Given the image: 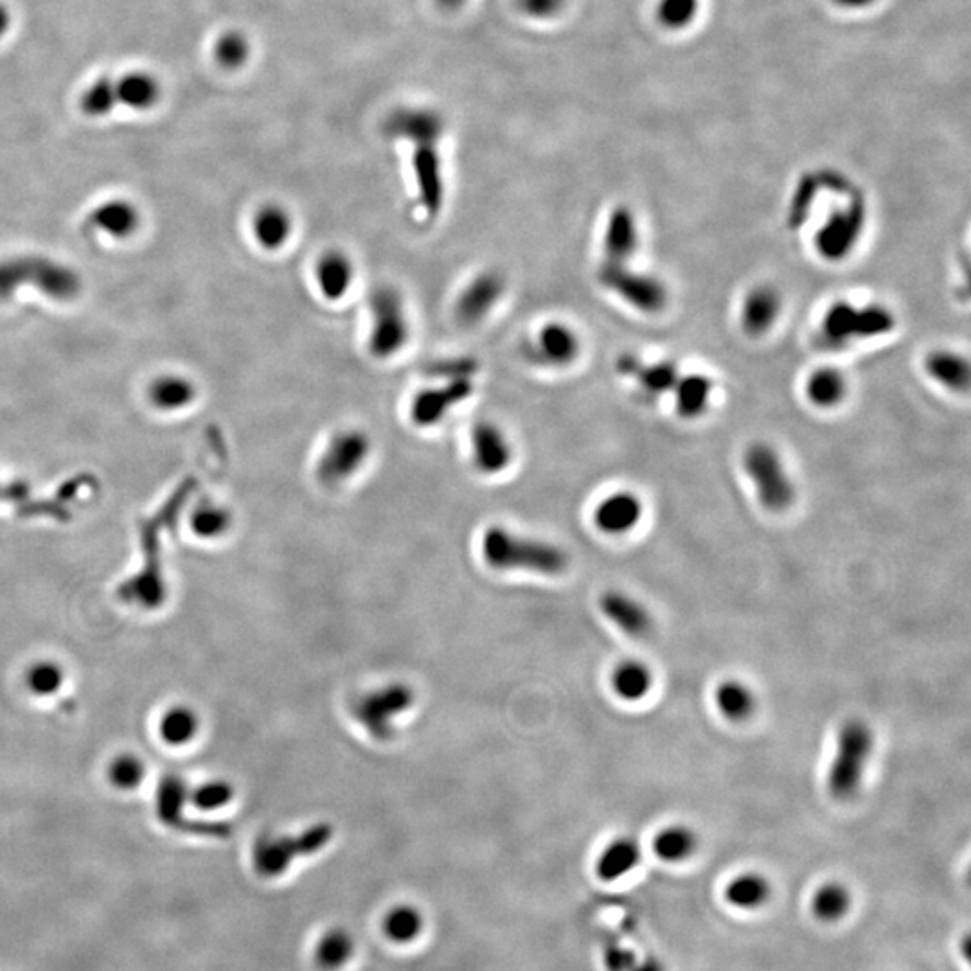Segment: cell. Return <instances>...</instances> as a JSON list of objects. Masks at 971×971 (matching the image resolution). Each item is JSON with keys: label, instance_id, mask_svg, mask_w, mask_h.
Instances as JSON below:
<instances>
[{"label": "cell", "instance_id": "cell-1", "mask_svg": "<svg viewBox=\"0 0 971 971\" xmlns=\"http://www.w3.org/2000/svg\"><path fill=\"white\" fill-rule=\"evenodd\" d=\"M25 285L55 301H71L81 292V277L74 268L53 257L22 254L0 262V301L13 298Z\"/></svg>", "mask_w": 971, "mask_h": 971}, {"label": "cell", "instance_id": "cell-2", "mask_svg": "<svg viewBox=\"0 0 971 971\" xmlns=\"http://www.w3.org/2000/svg\"><path fill=\"white\" fill-rule=\"evenodd\" d=\"M483 554L486 564L497 570H529L556 576L569 565L567 554L558 545L519 536L500 525L484 533Z\"/></svg>", "mask_w": 971, "mask_h": 971}, {"label": "cell", "instance_id": "cell-3", "mask_svg": "<svg viewBox=\"0 0 971 971\" xmlns=\"http://www.w3.org/2000/svg\"><path fill=\"white\" fill-rule=\"evenodd\" d=\"M872 747L875 735L866 721L849 720L842 725L836 738L835 760L828 775L831 796L839 800H849L858 794Z\"/></svg>", "mask_w": 971, "mask_h": 971}, {"label": "cell", "instance_id": "cell-4", "mask_svg": "<svg viewBox=\"0 0 971 971\" xmlns=\"http://www.w3.org/2000/svg\"><path fill=\"white\" fill-rule=\"evenodd\" d=\"M332 839L333 828L327 822L312 825L299 835L263 836L252 853L254 869L265 878H276L287 872L293 860L323 851Z\"/></svg>", "mask_w": 971, "mask_h": 971}, {"label": "cell", "instance_id": "cell-5", "mask_svg": "<svg viewBox=\"0 0 971 971\" xmlns=\"http://www.w3.org/2000/svg\"><path fill=\"white\" fill-rule=\"evenodd\" d=\"M373 326L369 335V351L377 358L394 357L407 346L411 337L407 310L402 293L393 287H378L371 296Z\"/></svg>", "mask_w": 971, "mask_h": 971}, {"label": "cell", "instance_id": "cell-6", "mask_svg": "<svg viewBox=\"0 0 971 971\" xmlns=\"http://www.w3.org/2000/svg\"><path fill=\"white\" fill-rule=\"evenodd\" d=\"M414 698L416 696L413 687L396 682L358 698L357 704L352 705V713L371 738L377 741H391L396 735L394 718L411 709Z\"/></svg>", "mask_w": 971, "mask_h": 971}, {"label": "cell", "instance_id": "cell-7", "mask_svg": "<svg viewBox=\"0 0 971 971\" xmlns=\"http://www.w3.org/2000/svg\"><path fill=\"white\" fill-rule=\"evenodd\" d=\"M894 317L887 308H855L841 302L825 313L822 337L825 343L842 344L851 338L878 337L891 332Z\"/></svg>", "mask_w": 971, "mask_h": 971}, {"label": "cell", "instance_id": "cell-8", "mask_svg": "<svg viewBox=\"0 0 971 971\" xmlns=\"http://www.w3.org/2000/svg\"><path fill=\"white\" fill-rule=\"evenodd\" d=\"M371 455V439L357 428L340 430L319 458L317 477L326 486L346 483L360 472Z\"/></svg>", "mask_w": 971, "mask_h": 971}, {"label": "cell", "instance_id": "cell-9", "mask_svg": "<svg viewBox=\"0 0 971 971\" xmlns=\"http://www.w3.org/2000/svg\"><path fill=\"white\" fill-rule=\"evenodd\" d=\"M745 469L758 486V495L766 509L779 513L794 502V486L781 464V459L768 444H752L745 453Z\"/></svg>", "mask_w": 971, "mask_h": 971}, {"label": "cell", "instance_id": "cell-10", "mask_svg": "<svg viewBox=\"0 0 971 971\" xmlns=\"http://www.w3.org/2000/svg\"><path fill=\"white\" fill-rule=\"evenodd\" d=\"M599 281L643 312H660L668 301L666 288L655 277L634 273L626 265L604 263L599 270Z\"/></svg>", "mask_w": 971, "mask_h": 971}, {"label": "cell", "instance_id": "cell-11", "mask_svg": "<svg viewBox=\"0 0 971 971\" xmlns=\"http://www.w3.org/2000/svg\"><path fill=\"white\" fill-rule=\"evenodd\" d=\"M506 292V279L495 270H484L459 293L455 317L463 326H477L494 312Z\"/></svg>", "mask_w": 971, "mask_h": 971}, {"label": "cell", "instance_id": "cell-12", "mask_svg": "<svg viewBox=\"0 0 971 971\" xmlns=\"http://www.w3.org/2000/svg\"><path fill=\"white\" fill-rule=\"evenodd\" d=\"M474 394L472 378H453L441 388L425 389L414 398L411 418L418 427H434L441 424L452 408Z\"/></svg>", "mask_w": 971, "mask_h": 971}, {"label": "cell", "instance_id": "cell-13", "mask_svg": "<svg viewBox=\"0 0 971 971\" xmlns=\"http://www.w3.org/2000/svg\"><path fill=\"white\" fill-rule=\"evenodd\" d=\"M383 131L416 147H436L444 134V119L430 108H400L385 119Z\"/></svg>", "mask_w": 971, "mask_h": 971}, {"label": "cell", "instance_id": "cell-14", "mask_svg": "<svg viewBox=\"0 0 971 971\" xmlns=\"http://www.w3.org/2000/svg\"><path fill=\"white\" fill-rule=\"evenodd\" d=\"M579 348L574 330L562 323H548L540 330L534 343L529 344L528 355L544 368H565L576 360Z\"/></svg>", "mask_w": 971, "mask_h": 971}, {"label": "cell", "instance_id": "cell-15", "mask_svg": "<svg viewBox=\"0 0 971 971\" xmlns=\"http://www.w3.org/2000/svg\"><path fill=\"white\" fill-rule=\"evenodd\" d=\"M472 453L478 472L500 474L513 463V444L502 428L492 421H483L472 432Z\"/></svg>", "mask_w": 971, "mask_h": 971}, {"label": "cell", "instance_id": "cell-16", "mask_svg": "<svg viewBox=\"0 0 971 971\" xmlns=\"http://www.w3.org/2000/svg\"><path fill=\"white\" fill-rule=\"evenodd\" d=\"M864 226V211L860 206H853L847 211L836 212L830 222L817 234V248L828 259H841L851 248L855 247Z\"/></svg>", "mask_w": 971, "mask_h": 971}, {"label": "cell", "instance_id": "cell-17", "mask_svg": "<svg viewBox=\"0 0 971 971\" xmlns=\"http://www.w3.org/2000/svg\"><path fill=\"white\" fill-rule=\"evenodd\" d=\"M413 166L418 184L419 204L428 217H436L443 207L444 198L441 157L438 155L436 147H416Z\"/></svg>", "mask_w": 971, "mask_h": 971}, {"label": "cell", "instance_id": "cell-18", "mask_svg": "<svg viewBox=\"0 0 971 971\" xmlns=\"http://www.w3.org/2000/svg\"><path fill=\"white\" fill-rule=\"evenodd\" d=\"M315 281L319 292L323 293L327 301L343 299L355 281V265L348 254H344L343 251L324 252L315 265Z\"/></svg>", "mask_w": 971, "mask_h": 971}, {"label": "cell", "instance_id": "cell-19", "mask_svg": "<svg viewBox=\"0 0 971 971\" xmlns=\"http://www.w3.org/2000/svg\"><path fill=\"white\" fill-rule=\"evenodd\" d=\"M200 716L186 704H175L162 710L157 721V736L172 749L192 745L200 732Z\"/></svg>", "mask_w": 971, "mask_h": 971}, {"label": "cell", "instance_id": "cell-20", "mask_svg": "<svg viewBox=\"0 0 971 971\" xmlns=\"http://www.w3.org/2000/svg\"><path fill=\"white\" fill-rule=\"evenodd\" d=\"M92 226L116 240H126L136 234L141 223V212L130 200L112 198L103 201L92 211Z\"/></svg>", "mask_w": 971, "mask_h": 971}, {"label": "cell", "instance_id": "cell-21", "mask_svg": "<svg viewBox=\"0 0 971 971\" xmlns=\"http://www.w3.org/2000/svg\"><path fill=\"white\" fill-rule=\"evenodd\" d=\"M643 515V504L632 494H615L604 498L596 509L594 520L601 531L623 534L635 528Z\"/></svg>", "mask_w": 971, "mask_h": 971}, {"label": "cell", "instance_id": "cell-22", "mask_svg": "<svg viewBox=\"0 0 971 971\" xmlns=\"http://www.w3.org/2000/svg\"><path fill=\"white\" fill-rule=\"evenodd\" d=\"M119 105L136 112L151 111L162 96L161 81L148 71H130L116 78Z\"/></svg>", "mask_w": 971, "mask_h": 971}, {"label": "cell", "instance_id": "cell-23", "mask_svg": "<svg viewBox=\"0 0 971 971\" xmlns=\"http://www.w3.org/2000/svg\"><path fill=\"white\" fill-rule=\"evenodd\" d=\"M601 610L612 623L632 637H645L651 629V617L643 604L621 592H606L601 598Z\"/></svg>", "mask_w": 971, "mask_h": 971}, {"label": "cell", "instance_id": "cell-24", "mask_svg": "<svg viewBox=\"0 0 971 971\" xmlns=\"http://www.w3.org/2000/svg\"><path fill=\"white\" fill-rule=\"evenodd\" d=\"M637 248V229L628 209H615L604 231V263L626 265Z\"/></svg>", "mask_w": 971, "mask_h": 971}, {"label": "cell", "instance_id": "cell-25", "mask_svg": "<svg viewBox=\"0 0 971 971\" xmlns=\"http://www.w3.org/2000/svg\"><path fill=\"white\" fill-rule=\"evenodd\" d=\"M724 898L736 911H760L771 901V881L760 872H741L727 883Z\"/></svg>", "mask_w": 971, "mask_h": 971}, {"label": "cell", "instance_id": "cell-26", "mask_svg": "<svg viewBox=\"0 0 971 971\" xmlns=\"http://www.w3.org/2000/svg\"><path fill=\"white\" fill-rule=\"evenodd\" d=\"M252 231L259 247L268 252L279 251L292 236L293 220L285 207L268 204L256 212Z\"/></svg>", "mask_w": 971, "mask_h": 971}, {"label": "cell", "instance_id": "cell-27", "mask_svg": "<svg viewBox=\"0 0 971 971\" xmlns=\"http://www.w3.org/2000/svg\"><path fill=\"white\" fill-rule=\"evenodd\" d=\"M853 909V894L841 881H825L817 887L810 901L811 916L822 925H836Z\"/></svg>", "mask_w": 971, "mask_h": 971}, {"label": "cell", "instance_id": "cell-28", "mask_svg": "<svg viewBox=\"0 0 971 971\" xmlns=\"http://www.w3.org/2000/svg\"><path fill=\"white\" fill-rule=\"evenodd\" d=\"M640 860V847L634 839L623 836L604 847L596 864L599 880L615 881L634 871Z\"/></svg>", "mask_w": 971, "mask_h": 971}, {"label": "cell", "instance_id": "cell-29", "mask_svg": "<svg viewBox=\"0 0 971 971\" xmlns=\"http://www.w3.org/2000/svg\"><path fill=\"white\" fill-rule=\"evenodd\" d=\"M617 368L621 373L637 378L640 385L654 394L668 393L679 382V371L670 362L643 366L637 358L624 355L620 358Z\"/></svg>", "mask_w": 971, "mask_h": 971}, {"label": "cell", "instance_id": "cell-30", "mask_svg": "<svg viewBox=\"0 0 971 971\" xmlns=\"http://www.w3.org/2000/svg\"><path fill=\"white\" fill-rule=\"evenodd\" d=\"M67 682L66 668L53 659L33 660L24 673L27 693L35 698H53Z\"/></svg>", "mask_w": 971, "mask_h": 971}, {"label": "cell", "instance_id": "cell-31", "mask_svg": "<svg viewBox=\"0 0 971 971\" xmlns=\"http://www.w3.org/2000/svg\"><path fill=\"white\" fill-rule=\"evenodd\" d=\"M781 301L775 290L768 287L755 288L749 293L743 307V326L752 335L765 333L779 315Z\"/></svg>", "mask_w": 971, "mask_h": 971}, {"label": "cell", "instance_id": "cell-32", "mask_svg": "<svg viewBox=\"0 0 971 971\" xmlns=\"http://www.w3.org/2000/svg\"><path fill=\"white\" fill-rule=\"evenodd\" d=\"M148 396H150L153 407L173 413V411L187 407L197 396V389L187 378L166 374V377L157 378L155 382L151 383Z\"/></svg>", "mask_w": 971, "mask_h": 971}, {"label": "cell", "instance_id": "cell-33", "mask_svg": "<svg viewBox=\"0 0 971 971\" xmlns=\"http://www.w3.org/2000/svg\"><path fill=\"white\" fill-rule=\"evenodd\" d=\"M148 775L147 761L136 752H119L106 765V781L123 794L136 791L145 785Z\"/></svg>", "mask_w": 971, "mask_h": 971}, {"label": "cell", "instance_id": "cell-34", "mask_svg": "<svg viewBox=\"0 0 971 971\" xmlns=\"http://www.w3.org/2000/svg\"><path fill=\"white\" fill-rule=\"evenodd\" d=\"M698 836L687 825H668L655 836L654 853L668 864H680L695 855Z\"/></svg>", "mask_w": 971, "mask_h": 971}, {"label": "cell", "instance_id": "cell-35", "mask_svg": "<svg viewBox=\"0 0 971 971\" xmlns=\"http://www.w3.org/2000/svg\"><path fill=\"white\" fill-rule=\"evenodd\" d=\"M355 953V941L351 934L344 928L327 930L315 947V962L324 971L340 970L351 961Z\"/></svg>", "mask_w": 971, "mask_h": 971}, {"label": "cell", "instance_id": "cell-36", "mask_svg": "<svg viewBox=\"0 0 971 971\" xmlns=\"http://www.w3.org/2000/svg\"><path fill=\"white\" fill-rule=\"evenodd\" d=\"M425 922L421 912L413 905L393 906L383 917V934L389 941L396 945H408L416 941L424 932Z\"/></svg>", "mask_w": 971, "mask_h": 971}, {"label": "cell", "instance_id": "cell-37", "mask_svg": "<svg viewBox=\"0 0 971 971\" xmlns=\"http://www.w3.org/2000/svg\"><path fill=\"white\" fill-rule=\"evenodd\" d=\"M926 371L953 391H964L970 385V366L956 352H932L926 358Z\"/></svg>", "mask_w": 971, "mask_h": 971}, {"label": "cell", "instance_id": "cell-38", "mask_svg": "<svg viewBox=\"0 0 971 971\" xmlns=\"http://www.w3.org/2000/svg\"><path fill=\"white\" fill-rule=\"evenodd\" d=\"M716 704L721 715L732 721H745L755 710L752 691L738 680H725L716 690Z\"/></svg>", "mask_w": 971, "mask_h": 971}, {"label": "cell", "instance_id": "cell-39", "mask_svg": "<svg viewBox=\"0 0 971 971\" xmlns=\"http://www.w3.org/2000/svg\"><path fill=\"white\" fill-rule=\"evenodd\" d=\"M674 391H677V408H679V413L684 418H696L707 408L710 393H713V385L705 377L690 374V377H684L682 380L679 378V382L674 385Z\"/></svg>", "mask_w": 971, "mask_h": 971}, {"label": "cell", "instance_id": "cell-40", "mask_svg": "<svg viewBox=\"0 0 971 971\" xmlns=\"http://www.w3.org/2000/svg\"><path fill=\"white\" fill-rule=\"evenodd\" d=\"M612 684L621 698L635 702V700L645 698L648 695L649 687L654 684V677L643 662L628 660V662L617 666V670L612 677Z\"/></svg>", "mask_w": 971, "mask_h": 971}, {"label": "cell", "instance_id": "cell-41", "mask_svg": "<svg viewBox=\"0 0 971 971\" xmlns=\"http://www.w3.org/2000/svg\"><path fill=\"white\" fill-rule=\"evenodd\" d=\"M189 525L195 536L201 540H218L229 533L232 515L229 509L218 504H201L193 511Z\"/></svg>", "mask_w": 971, "mask_h": 971}, {"label": "cell", "instance_id": "cell-42", "mask_svg": "<svg viewBox=\"0 0 971 971\" xmlns=\"http://www.w3.org/2000/svg\"><path fill=\"white\" fill-rule=\"evenodd\" d=\"M81 111L89 117H106L119 106L117 101L116 78L100 76L86 86L81 94Z\"/></svg>", "mask_w": 971, "mask_h": 971}, {"label": "cell", "instance_id": "cell-43", "mask_svg": "<svg viewBox=\"0 0 971 971\" xmlns=\"http://www.w3.org/2000/svg\"><path fill=\"white\" fill-rule=\"evenodd\" d=\"M806 393L819 407H833L846 394V380L835 369H819L806 383Z\"/></svg>", "mask_w": 971, "mask_h": 971}, {"label": "cell", "instance_id": "cell-44", "mask_svg": "<svg viewBox=\"0 0 971 971\" xmlns=\"http://www.w3.org/2000/svg\"><path fill=\"white\" fill-rule=\"evenodd\" d=\"M187 799L200 811L222 810L234 799V786L226 779L204 781L187 794Z\"/></svg>", "mask_w": 971, "mask_h": 971}, {"label": "cell", "instance_id": "cell-45", "mask_svg": "<svg viewBox=\"0 0 971 971\" xmlns=\"http://www.w3.org/2000/svg\"><path fill=\"white\" fill-rule=\"evenodd\" d=\"M251 44L240 31H227L215 44V58L226 69H238L248 60Z\"/></svg>", "mask_w": 971, "mask_h": 971}, {"label": "cell", "instance_id": "cell-46", "mask_svg": "<svg viewBox=\"0 0 971 971\" xmlns=\"http://www.w3.org/2000/svg\"><path fill=\"white\" fill-rule=\"evenodd\" d=\"M637 953L632 948L610 945L604 950L603 964L606 971H629L637 962Z\"/></svg>", "mask_w": 971, "mask_h": 971}, {"label": "cell", "instance_id": "cell-47", "mask_svg": "<svg viewBox=\"0 0 971 971\" xmlns=\"http://www.w3.org/2000/svg\"><path fill=\"white\" fill-rule=\"evenodd\" d=\"M520 10L529 16L547 19L564 5V0H519Z\"/></svg>", "mask_w": 971, "mask_h": 971}, {"label": "cell", "instance_id": "cell-48", "mask_svg": "<svg viewBox=\"0 0 971 971\" xmlns=\"http://www.w3.org/2000/svg\"><path fill=\"white\" fill-rule=\"evenodd\" d=\"M629 971H666L664 962L657 959V957H643V959H637L634 968Z\"/></svg>", "mask_w": 971, "mask_h": 971}, {"label": "cell", "instance_id": "cell-49", "mask_svg": "<svg viewBox=\"0 0 971 971\" xmlns=\"http://www.w3.org/2000/svg\"><path fill=\"white\" fill-rule=\"evenodd\" d=\"M11 27V11L4 2H0V38L8 35Z\"/></svg>", "mask_w": 971, "mask_h": 971}, {"label": "cell", "instance_id": "cell-50", "mask_svg": "<svg viewBox=\"0 0 971 971\" xmlns=\"http://www.w3.org/2000/svg\"><path fill=\"white\" fill-rule=\"evenodd\" d=\"M443 10H458L466 0H436Z\"/></svg>", "mask_w": 971, "mask_h": 971}, {"label": "cell", "instance_id": "cell-51", "mask_svg": "<svg viewBox=\"0 0 971 971\" xmlns=\"http://www.w3.org/2000/svg\"><path fill=\"white\" fill-rule=\"evenodd\" d=\"M0 488H2V486H0ZM0 492H2V489H0Z\"/></svg>", "mask_w": 971, "mask_h": 971}]
</instances>
